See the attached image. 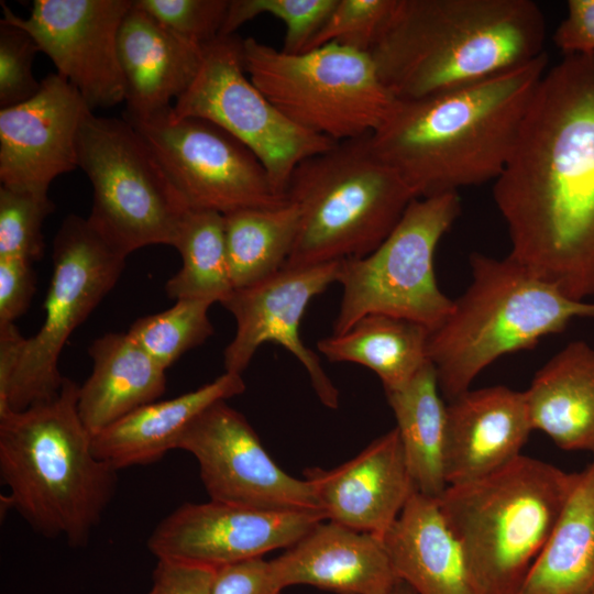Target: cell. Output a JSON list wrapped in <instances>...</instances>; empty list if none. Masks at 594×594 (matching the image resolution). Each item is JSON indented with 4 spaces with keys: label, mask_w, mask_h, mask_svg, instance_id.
Returning a JSON list of instances; mask_svg holds the SVG:
<instances>
[{
    "label": "cell",
    "mask_w": 594,
    "mask_h": 594,
    "mask_svg": "<svg viewBox=\"0 0 594 594\" xmlns=\"http://www.w3.org/2000/svg\"><path fill=\"white\" fill-rule=\"evenodd\" d=\"M493 197L512 258L569 298L594 295V53L546 70Z\"/></svg>",
    "instance_id": "6da1fadb"
},
{
    "label": "cell",
    "mask_w": 594,
    "mask_h": 594,
    "mask_svg": "<svg viewBox=\"0 0 594 594\" xmlns=\"http://www.w3.org/2000/svg\"><path fill=\"white\" fill-rule=\"evenodd\" d=\"M547 69L544 52L466 86L396 100L386 120L370 134L371 146L417 198L494 182Z\"/></svg>",
    "instance_id": "7a4b0ae2"
},
{
    "label": "cell",
    "mask_w": 594,
    "mask_h": 594,
    "mask_svg": "<svg viewBox=\"0 0 594 594\" xmlns=\"http://www.w3.org/2000/svg\"><path fill=\"white\" fill-rule=\"evenodd\" d=\"M544 42L530 0H396L370 55L389 92L413 100L529 63Z\"/></svg>",
    "instance_id": "3957f363"
},
{
    "label": "cell",
    "mask_w": 594,
    "mask_h": 594,
    "mask_svg": "<svg viewBox=\"0 0 594 594\" xmlns=\"http://www.w3.org/2000/svg\"><path fill=\"white\" fill-rule=\"evenodd\" d=\"M66 378L51 400L0 410V476L6 506L46 538L85 547L112 501L118 471L98 459Z\"/></svg>",
    "instance_id": "277c9868"
},
{
    "label": "cell",
    "mask_w": 594,
    "mask_h": 594,
    "mask_svg": "<svg viewBox=\"0 0 594 594\" xmlns=\"http://www.w3.org/2000/svg\"><path fill=\"white\" fill-rule=\"evenodd\" d=\"M471 283L430 331L427 356L442 396L470 389L490 364L562 332L575 318H594V302L565 296L509 255H470Z\"/></svg>",
    "instance_id": "5b68a950"
},
{
    "label": "cell",
    "mask_w": 594,
    "mask_h": 594,
    "mask_svg": "<svg viewBox=\"0 0 594 594\" xmlns=\"http://www.w3.org/2000/svg\"><path fill=\"white\" fill-rule=\"evenodd\" d=\"M575 475L520 454L488 475L448 485L437 498L482 594L518 593Z\"/></svg>",
    "instance_id": "8992f818"
},
{
    "label": "cell",
    "mask_w": 594,
    "mask_h": 594,
    "mask_svg": "<svg viewBox=\"0 0 594 594\" xmlns=\"http://www.w3.org/2000/svg\"><path fill=\"white\" fill-rule=\"evenodd\" d=\"M286 198L299 209V230L284 267H298L369 255L417 197L369 134L299 163Z\"/></svg>",
    "instance_id": "52a82bcc"
},
{
    "label": "cell",
    "mask_w": 594,
    "mask_h": 594,
    "mask_svg": "<svg viewBox=\"0 0 594 594\" xmlns=\"http://www.w3.org/2000/svg\"><path fill=\"white\" fill-rule=\"evenodd\" d=\"M242 51L250 79L287 119L334 142L373 133L397 100L370 53L329 43L288 54L254 37Z\"/></svg>",
    "instance_id": "ba28073f"
},
{
    "label": "cell",
    "mask_w": 594,
    "mask_h": 594,
    "mask_svg": "<svg viewBox=\"0 0 594 594\" xmlns=\"http://www.w3.org/2000/svg\"><path fill=\"white\" fill-rule=\"evenodd\" d=\"M77 152L92 187L87 221L111 249L127 257L147 245H174L191 209L125 118L89 113Z\"/></svg>",
    "instance_id": "9c48e42d"
},
{
    "label": "cell",
    "mask_w": 594,
    "mask_h": 594,
    "mask_svg": "<svg viewBox=\"0 0 594 594\" xmlns=\"http://www.w3.org/2000/svg\"><path fill=\"white\" fill-rule=\"evenodd\" d=\"M461 211L458 193L416 198L372 253L341 261L343 288L332 334L348 331L370 314L405 318L436 329L453 300L438 286L433 257Z\"/></svg>",
    "instance_id": "30bf717a"
},
{
    "label": "cell",
    "mask_w": 594,
    "mask_h": 594,
    "mask_svg": "<svg viewBox=\"0 0 594 594\" xmlns=\"http://www.w3.org/2000/svg\"><path fill=\"white\" fill-rule=\"evenodd\" d=\"M125 258L96 233L87 218H65L53 243L44 321L33 337L25 339L10 383L0 393V410H24L59 393L65 381L58 370L63 348L114 287Z\"/></svg>",
    "instance_id": "8fae6325"
},
{
    "label": "cell",
    "mask_w": 594,
    "mask_h": 594,
    "mask_svg": "<svg viewBox=\"0 0 594 594\" xmlns=\"http://www.w3.org/2000/svg\"><path fill=\"white\" fill-rule=\"evenodd\" d=\"M242 42L233 34L202 46L199 69L172 113L207 120L233 135L261 161L275 191L286 197L297 165L338 142L296 125L265 97L245 72Z\"/></svg>",
    "instance_id": "7c38bea8"
},
{
    "label": "cell",
    "mask_w": 594,
    "mask_h": 594,
    "mask_svg": "<svg viewBox=\"0 0 594 594\" xmlns=\"http://www.w3.org/2000/svg\"><path fill=\"white\" fill-rule=\"evenodd\" d=\"M128 121L190 209L224 216L288 201L275 191L254 153L220 127L199 118H177L172 108L143 120Z\"/></svg>",
    "instance_id": "4fadbf2b"
},
{
    "label": "cell",
    "mask_w": 594,
    "mask_h": 594,
    "mask_svg": "<svg viewBox=\"0 0 594 594\" xmlns=\"http://www.w3.org/2000/svg\"><path fill=\"white\" fill-rule=\"evenodd\" d=\"M177 449L196 459L211 501L268 510L321 512L310 483L283 471L246 418L227 400L196 417Z\"/></svg>",
    "instance_id": "5bb4252c"
},
{
    "label": "cell",
    "mask_w": 594,
    "mask_h": 594,
    "mask_svg": "<svg viewBox=\"0 0 594 594\" xmlns=\"http://www.w3.org/2000/svg\"><path fill=\"white\" fill-rule=\"evenodd\" d=\"M132 0H35L21 18L1 3L4 21L25 30L94 111L125 98L118 37Z\"/></svg>",
    "instance_id": "9a60e30c"
},
{
    "label": "cell",
    "mask_w": 594,
    "mask_h": 594,
    "mask_svg": "<svg viewBox=\"0 0 594 594\" xmlns=\"http://www.w3.org/2000/svg\"><path fill=\"white\" fill-rule=\"evenodd\" d=\"M319 510H268L209 501L185 503L147 539L157 559L219 568L287 549L318 522Z\"/></svg>",
    "instance_id": "2e32d148"
},
{
    "label": "cell",
    "mask_w": 594,
    "mask_h": 594,
    "mask_svg": "<svg viewBox=\"0 0 594 594\" xmlns=\"http://www.w3.org/2000/svg\"><path fill=\"white\" fill-rule=\"evenodd\" d=\"M340 267L341 261L283 267L256 284L234 289L221 304L237 322L235 334L223 352L224 372L242 374L257 349L273 342L302 364L320 402L338 408L339 391L317 354L301 341L299 324L311 299L338 283Z\"/></svg>",
    "instance_id": "e0dca14e"
},
{
    "label": "cell",
    "mask_w": 594,
    "mask_h": 594,
    "mask_svg": "<svg viewBox=\"0 0 594 594\" xmlns=\"http://www.w3.org/2000/svg\"><path fill=\"white\" fill-rule=\"evenodd\" d=\"M92 110L57 73L31 99L0 110L1 186L47 199L52 182L78 167V134Z\"/></svg>",
    "instance_id": "ac0fdd59"
},
{
    "label": "cell",
    "mask_w": 594,
    "mask_h": 594,
    "mask_svg": "<svg viewBox=\"0 0 594 594\" xmlns=\"http://www.w3.org/2000/svg\"><path fill=\"white\" fill-rule=\"evenodd\" d=\"M327 520L382 538L416 492L397 428L331 470H306Z\"/></svg>",
    "instance_id": "d6986e66"
},
{
    "label": "cell",
    "mask_w": 594,
    "mask_h": 594,
    "mask_svg": "<svg viewBox=\"0 0 594 594\" xmlns=\"http://www.w3.org/2000/svg\"><path fill=\"white\" fill-rule=\"evenodd\" d=\"M532 427L524 392L503 385L468 389L447 404L448 485L488 475L520 455Z\"/></svg>",
    "instance_id": "ffe728a7"
},
{
    "label": "cell",
    "mask_w": 594,
    "mask_h": 594,
    "mask_svg": "<svg viewBox=\"0 0 594 594\" xmlns=\"http://www.w3.org/2000/svg\"><path fill=\"white\" fill-rule=\"evenodd\" d=\"M326 520L268 561L280 588L302 584L337 594H388L400 582L382 538Z\"/></svg>",
    "instance_id": "44dd1931"
},
{
    "label": "cell",
    "mask_w": 594,
    "mask_h": 594,
    "mask_svg": "<svg viewBox=\"0 0 594 594\" xmlns=\"http://www.w3.org/2000/svg\"><path fill=\"white\" fill-rule=\"evenodd\" d=\"M128 120L168 110L194 80L202 46L186 41L133 3L118 37Z\"/></svg>",
    "instance_id": "7402d4cb"
},
{
    "label": "cell",
    "mask_w": 594,
    "mask_h": 594,
    "mask_svg": "<svg viewBox=\"0 0 594 594\" xmlns=\"http://www.w3.org/2000/svg\"><path fill=\"white\" fill-rule=\"evenodd\" d=\"M382 540L398 579L416 594H482L436 498L415 492Z\"/></svg>",
    "instance_id": "603a6c76"
},
{
    "label": "cell",
    "mask_w": 594,
    "mask_h": 594,
    "mask_svg": "<svg viewBox=\"0 0 594 594\" xmlns=\"http://www.w3.org/2000/svg\"><path fill=\"white\" fill-rule=\"evenodd\" d=\"M242 374L224 372L175 398L143 405L92 435L95 455L117 471L161 460L205 409L242 394Z\"/></svg>",
    "instance_id": "cb8c5ba5"
},
{
    "label": "cell",
    "mask_w": 594,
    "mask_h": 594,
    "mask_svg": "<svg viewBox=\"0 0 594 594\" xmlns=\"http://www.w3.org/2000/svg\"><path fill=\"white\" fill-rule=\"evenodd\" d=\"M525 393L532 430L560 449L594 453V349L572 341L535 375Z\"/></svg>",
    "instance_id": "d4e9b609"
},
{
    "label": "cell",
    "mask_w": 594,
    "mask_h": 594,
    "mask_svg": "<svg viewBox=\"0 0 594 594\" xmlns=\"http://www.w3.org/2000/svg\"><path fill=\"white\" fill-rule=\"evenodd\" d=\"M88 353L92 371L79 386L78 411L91 435L164 394L166 370L127 332L97 338Z\"/></svg>",
    "instance_id": "484cf974"
},
{
    "label": "cell",
    "mask_w": 594,
    "mask_h": 594,
    "mask_svg": "<svg viewBox=\"0 0 594 594\" xmlns=\"http://www.w3.org/2000/svg\"><path fill=\"white\" fill-rule=\"evenodd\" d=\"M517 594H594V458Z\"/></svg>",
    "instance_id": "4316f807"
},
{
    "label": "cell",
    "mask_w": 594,
    "mask_h": 594,
    "mask_svg": "<svg viewBox=\"0 0 594 594\" xmlns=\"http://www.w3.org/2000/svg\"><path fill=\"white\" fill-rule=\"evenodd\" d=\"M429 334L430 329L416 321L370 314L344 333L319 340L317 346L331 362H352L372 370L389 392L405 386L429 362Z\"/></svg>",
    "instance_id": "83f0119b"
},
{
    "label": "cell",
    "mask_w": 594,
    "mask_h": 594,
    "mask_svg": "<svg viewBox=\"0 0 594 594\" xmlns=\"http://www.w3.org/2000/svg\"><path fill=\"white\" fill-rule=\"evenodd\" d=\"M385 394L397 422L415 490L437 499L448 486L444 474L447 404L441 398L432 364L428 362L405 386Z\"/></svg>",
    "instance_id": "f1b7e54d"
},
{
    "label": "cell",
    "mask_w": 594,
    "mask_h": 594,
    "mask_svg": "<svg viewBox=\"0 0 594 594\" xmlns=\"http://www.w3.org/2000/svg\"><path fill=\"white\" fill-rule=\"evenodd\" d=\"M223 220L234 289L256 284L284 267L299 230V209L294 202L241 209L224 215Z\"/></svg>",
    "instance_id": "f546056e"
},
{
    "label": "cell",
    "mask_w": 594,
    "mask_h": 594,
    "mask_svg": "<svg viewBox=\"0 0 594 594\" xmlns=\"http://www.w3.org/2000/svg\"><path fill=\"white\" fill-rule=\"evenodd\" d=\"M182 267L165 284L175 300L200 299L222 304L234 290L224 239L223 215L190 210L173 245Z\"/></svg>",
    "instance_id": "4dcf8cb0"
},
{
    "label": "cell",
    "mask_w": 594,
    "mask_h": 594,
    "mask_svg": "<svg viewBox=\"0 0 594 594\" xmlns=\"http://www.w3.org/2000/svg\"><path fill=\"white\" fill-rule=\"evenodd\" d=\"M212 305L200 299H178L164 311L139 318L127 333L167 370L183 354L213 334L208 315Z\"/></svg>",
    "instance_id": "1f68e13d"
},
{
    "label": "cell",
    "mask_w": 594,
    "mask_h": 594,
    "mask_svg": "<svg viewBox=\"0 0 594 594\" xmlns=\"http://www.w3.org/2000/svg\"><path fill=\"white\" fill-rule=\"evenodd\" d=\"M338 0H230L220 36L235 34L250 20L268 14L285 25L282 51L302 53L321 30Z\"/></svg>",
    "instance_id": "d6a6232c"
},
{
    "label": "cell",
    "mask_w": 594,
    "mask_h": 594,
    "mask_svg": "<svg viewBox=\"0 0 594 594\" xmlns=\"http://www.w3.org/2000/svg\"><path fill=\"white\" fill-rule=\"evenodd\" d=\"M55 209L50 198L0 187V258L31 263L44 254L43 222Z\"/></svg>",
    "instance_id": "836d02e7"
},
{
    "label": "cell",
    "mask_w": 594,
    "mask_h": 594,
    "mask_svg": "<svg viewBox=\"0 0 594 594\" xmlns=\"http://www.w3.org/2000/svg\"><path fill=\"white\" fill-rule=\"evenodd\" d=\"M396 0H338L306 51L336 43L370 53L387 23Z\"/></svg>",
    "instance_id": "e575fe53"
},
{
    "label": "cell",
    "mask_w": 594,
    "mask_h": 594,
    "mask_svg": "<svg viewBox=\"0 0 594 594\" xmlns=\"http://www.w3.org/2000/svg\"><path fill=\"white\" fill-rule=\"evenodd\" d=\"M175 34L204 46L218 36L230 0H133Z\"/></svg>",
    "instance_id": "d590c367"
},
{
    "label": "cell",
    "mask_w": 594,
    "mask_h": 594,
    "mask_svg": "<svg viewBox=\"0 0 594 594\" xmlns=\"http://www.w3.org/2000/svg\"><path fill=\"white\" fill-rule=\"evenodd\" d=\"M37 43L25 30L0 21V107L9 108L31 99L41 81L33 74Z\"/></svg>",
    "instance_id": "8d00e7d4"
},
{
    "label": "cell",
    "mask_w": 594,
    "mask_h": 594,
    "mask_svg": "<svg viewBox=\"0 0 594 594\" xmlns=\"http://www.w3.org/2000/svg\"><path fill=\"white\" fill-rule=\"evenodd\" d=\"M31 262L0 258V326L14 323L29 308L36 277Z\"/></svg>",
    "instance_id": "74e56055"
},
{
    "label": "cell",
    "mask_w": 594,
    "mask_h": 594,
    "mask_svg": "<svg viewBox=\"0 0 594 594\" xmlns=\"http://www.w3.org/2000/svg\"><path fill=\"white\" fill-rule=\"evenodd\" d=\"M216 568L157 559L147 594H211Z\"/></svg>",
    "instance_id": "f35d334b"
},
{
    "label": "cell",
    "mask_w": 594,
    "mask_h": 594,
    "mask_svg": "<svg viewBox=\"0 0 594 594\" xmlns=\"http://www.w3.org/2000/svg\"><path fill=\"white\" fill-rule=\"evenodd\" d=\"M282 591L271 574L268 561L256 558L217 568L211 594H282Z\"/></svg>",
    "instance_id": "ab89813d"
},
{
    "label": "cell",
    "mask_w": 594,
    "mask_h": 594,
    "mask_svg": "<svg viewBox=\"0 0 594 594\" xmlns=\"http://www.w3.org/2000/svg\"><path fill=\"white\" fill-rule=\"evenodd\" d=\"M553 41L563 55L594 53V0H569Z\"/></svg>",
    "instance_id": "60d3db41"
},
{
    "label": "cell",
    "mask_w": 594,
    "mask_h": 594,
    "mask_svg": "<svg viewBox=\"0 0 594 594\" xmlns=\"http://www.w3.org/2000/svg\"><path fill=\"white\" fill-rule=\"evenodd\" d=\"M25 339L14 323L0 326V393L16 369Z\"/></svg>",
    "instance_id": "b9f144b4"
},
{
    "label": "cell",
    "mask_w": 594,
    "mask_h": 594,
    "mask_svg": "<svg viewBox=\"0 0 594 594\" xmlns=\"http://www.w3.org/2000/svg\"><path fill=\"white\" fill-rule=\"evenodd\" d=\"M388 594H416L405 582L400 581Z\"/></svg>",
    "instance_id": "7bdbcfd3"
}]
</instances>
